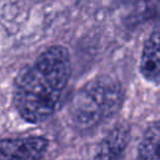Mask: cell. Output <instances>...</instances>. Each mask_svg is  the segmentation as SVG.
Segmentation results:
<instances>
[{
    "mask_svg": "<svg viewBox=\"0 0 160 160\" xmlns=\"http://www.w3.org/2000/svg\"><path fill=\"white\" fill-rule=\"evenodd\" d=\"M32 1H45V0H32Z\"/></svg>",
    "mask_w": 160,
    "mask_h": 160,
    "instance_id": "cell-7",
    "label": "cell"
},
{
    "mask_svg": "<svg viewBox=\"0 0 160 160\" xmlns=\"http://www.w3.org/2000/svg\"><path fill=\"white\" fill-rule=\"evenodd\" d=\"M130 139L126 124L116 125L101 141L94 160H122Z\"/></svg>",
    "mask_w": 160,
    "mask_h": 160,
    "instance_id": "cell-5",
    "label": "cell"
},
{
    "mask_svg": "<svg viewBox=\"0 0 160 160\" xmlns=\"http://www.w3.org/2000/svg\"><path fill=\"white\" fill-rule=\"evenodd\" d=\"M139 160H160V119L145 131L138 150Z\"/></svg>",
    "mask_w": 160,
    "mask_h": 160,
    "instance_id": "cell-6",
    "label": "cell"
},
{
    "mask_svg": "<svg viewBox=\"0 0 160 160\" xmlns=\"http://www.w3.org/2000/svg\"><path fill=\"white\" fill-rule=\"evenodd\" d=\"M124 91L119 81L99 76L82 86L69 105V118L74 128L92 130L112 118L121 108Z\"/></svg>",
    "mask_w": 160,
    "mask_h": 160,
    "instance_id": "cell-2",
    "label": "cell"
},
{
    "mask_svg": "<svg viewBox=\"0 0 160 160\" xmlns=\"http://www.w3.org/2000/svg\"><path fill=\"white\" fill-rule=\"evenodd\" d=\"M48 149V140L41 136L4 139L1 160H41Z\"/></svg>",
    "mask_w": 160,
    "mask_h": 160,
    "instance_id": "cell-3",
    "label": "cell"
},
{
    "mask_svg": "<svg viewBox=\"0 0 160 160\" xmlns=\"http://www.w3.org/2000/svg\"><path fill=\"white\" fill-rule=\"evenodd\" d=\"M70 56L64 46H51L15 79L14 105L19 115L32 124L51 116L70 78Z\"/></svg>",
    "mask_w": 160,
    "mask_h": 160,
    "instance_id": "cell-1",
    "label": "cell"
},
{
    "mask_svg": "<svg viewBox=\"0 0 160 160\" xmlns=\"http://www.w3.org/2000/svg\"><path fill=\"white\" fill-rule=\"evenodd\" d=\"M140 71L146 80L160 84V20L145 41L140 59Z\"/></svg>",
    "mask_w": 160,
    "mask_h": 160,
    "instance_id": "cell-4",
    "label": "cell"
}]
</instances>
